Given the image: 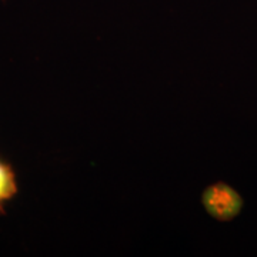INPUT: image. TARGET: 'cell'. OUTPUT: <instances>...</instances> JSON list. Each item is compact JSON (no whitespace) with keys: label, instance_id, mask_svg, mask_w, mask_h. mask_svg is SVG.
<instances>
[{"label":"cell","instance_id":"6da1fadb","mask_svg":"<svg viewBox=\"0 0 257 257\" xmlns=\"http://www.w3.org/2000/svg\"><path fill=\"white\" fill-rule=\"evenodd\" d=\"M204 204L217 219H231L241 209L239 194L224 184H216L204 194Z\"/></svg>","mask_w":257,"mask_h":257},{"label":"cell","instance_id":"7a4b0ae2","mask_svg":"<svg viewBox=\"0 0 257 257\" xmlns=\"http://www.w3.org/2000/svg\"><path fill=\"white\" fill-rule=\"evenodd\" d=\"M18 194V180L13 169L0 160V210Z\"/></svg>","mask_w":257,"mask_h":257}]
</instances>
